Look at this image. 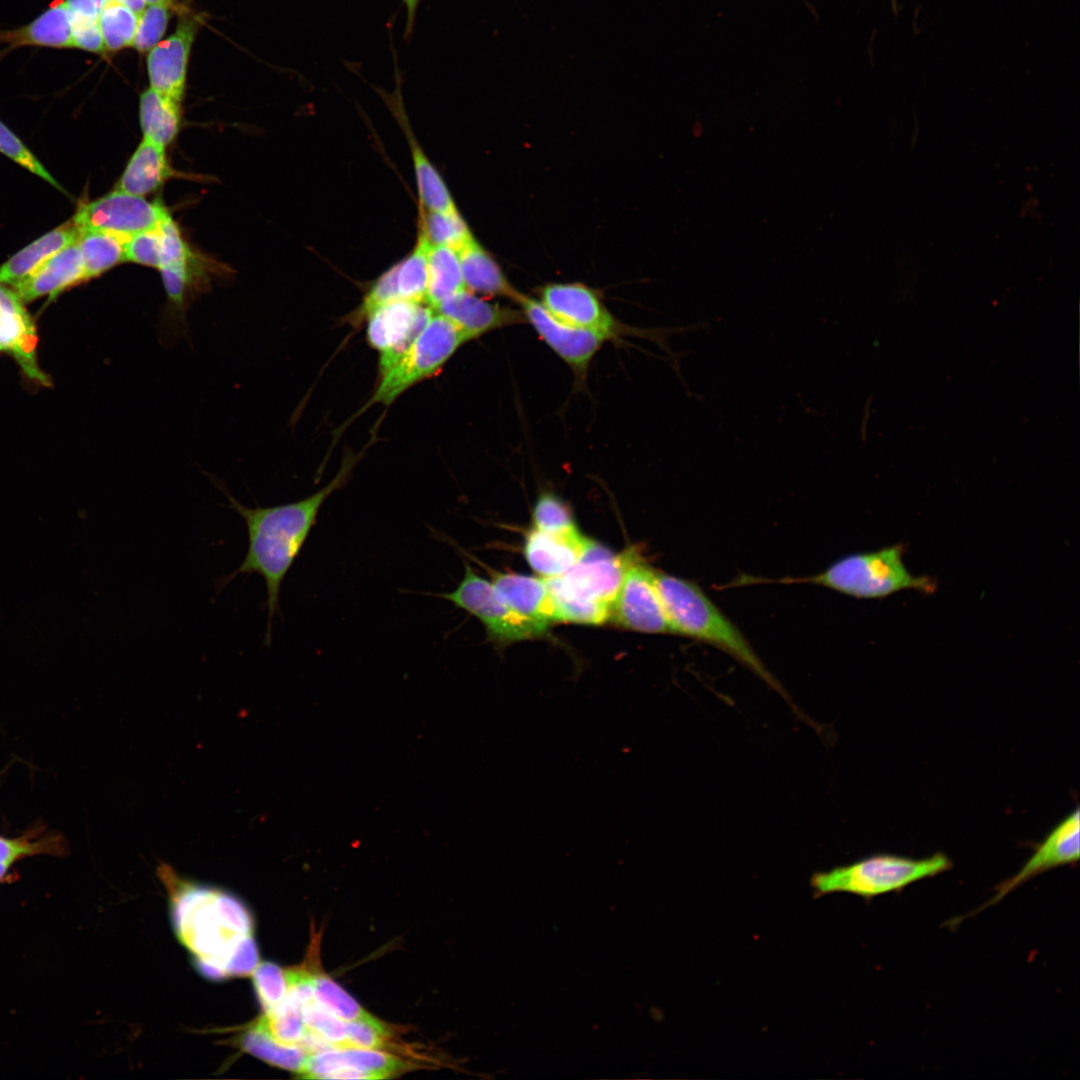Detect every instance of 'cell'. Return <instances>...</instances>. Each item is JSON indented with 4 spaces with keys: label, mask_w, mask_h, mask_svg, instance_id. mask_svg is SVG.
Wrapping results in <instances>:
<instances>
[{
    "label": "cell",
    "mask_w": 1080,
    "mask_h": 1080,
    "mask_svg": "<svg viewBox=\"0 0 1080 1080\" xmlns=\"http://www.w3.org/2000/svg\"><path fill=\"white\" fill-rule=\"evenodd\" d=\"M432 309L453 322L468 340L525 321L521 310L489 302L467 289L453 294Z\"/></svg>",
    "instance_id": "obj_17"
},
{
    "label": "cell",
    "mask_w": 1080,
    "mask_h": 1080,
    "mask_svg": "<svg viewBox=\"0 0 1080 1080\" xmlns=\"http://www.w3.org/2000/svg\"><path fill=\"white\" fill-rule=\"evenodd\" d=\"M98 1L100 2V5H102L106 1L122 2L125 5H127L130 9H132L138 15L145 9V4H146L145 0H98Z\"/></svg>",
    "instance_id": "obj_49"
},
{
    "label": "cell",
    "mask_w": 1080,
    "mask_h": 1080,
    "mask_svg": "<svg viewBox=\"0 0 1080 1080\" xmlns=\"http://www.w3.org/2000/svg\"><path fill=\"white\" fill-rule=\"evenodd\" d=\"M391 1032L379 1019L367 1013L356 1020L346 1022L345 1047L376 1049L386 1046Z\"/></svg>",
    "instance_id": "obj_41"
},
{
    "label": "cell",
    "mask_w": 1080,
    "mask_h": 1080,
    "mask_svg": "<svg viewBox=\"0 0 1080 1080\" xmlns=\"http://www.w3.org/2000/svg\"><path fill=\"white\" fill-rule=\"evenodd\" d=\"M401 299L397 282V264L383 272L371 285L361 305L353 314V321L366 319L379 307Z\"/></svg>",
    "instance_id": "obj_43"
},
{
    "label": "cell",
    "mask_w": 1080,
    "mask_h": 1080,
    "mask_svg": "<svg viewBox=\"0 0 1080 1080\" xmlns=\"http://www.w3.org/2000/svg\"><path fill=\"white\" fill-rule=\"evenodd\" d=\"M542 305L557 319L615 337L619 330L614 317L599 296L581 283H550L541 289Z\"/></svg>",
    "instance_id": "obj_15"
},
{
    "label": "cell",
    "mask_w": 1080,
    "mask_h": 1080,
    "mask_svg": "<svg viewBox=\"0 0 1080 1080\" xmlns=\"http://www.w3.org/2000/svg\"><path fill=\"white\" fill-rule=\"evenodd\" d=\"M139 15L118 1H106L101 5L99 25L105 50L118 51L132 46Z\"/></svg>",
    "instance_id": "obj_34"
},
{
    "label": "cell",
    "mask_w": 1080,
    "mask_h": 1080,
    "mask_svg": "<svg viewBox=\"0 0 1080 1080\" xmlns=\"http://www.w3.org/2000/svg\"><path fill=\"white\" fill-rule=\"evenodd\" d=\"M466 289L458 252L444 245L428 249V286L426 302L434 307L453 294Z\"/></svg>",
    "instance_id": "obj_29"
},
{
    "label": "cell",
    "mask_w": 1080,
    "mask_h": 1080,
    "mask_svg": "<svg viewBox=\"0 0 1080 1080\" xmlns=\"http://www.w3.org/2000/svg\"><path fill=\"white\" fill-rule=\"evenodd\" d=\"M197 22L182 16L175 32L152 48L147 57L151 88L181 103L188 59L197 32Z\"/></svg>",
    "instance_id": "obj_16"
},
{
    "label": "cell",
    "mask_w": 1080,
    "mask_h": 1080,
    "mask_svg": "<svg viewBox=\"0 0 1080 1080\" xmlns=\"http://www.w3.org/2000/svg\"><path fill=\"white\" fill-rule=\"evenodd\" d=\"M66 850L62 835L36 827L16 837L0 835V883L11 879L12 867L37 855L62 856Z\"/></svg>",
    "instance_id": "obj_27"
},
{
    "label": "cell",
    "mask_w": 1080,
    "mask_h": 1080,
    "mask_svg": "<svg viewBox=\"0 0 1080 1080\" xmlns=\"http://www.w3.org/2000/svg\"><path fill=\"white\" fill-rule=\"evenodd\" d=\"M434 310L427 303L404 299L389 302L367 319V340L379 352V372L385 374L409 349Z\"/></svg>",
    "instance_id": "obj_10"
},
{
    "label": "cell",
    "mask_w": 1080,
    "mask_h": 1080,
    "mask_svg": "<svg viewBox=\"0 0 1080 1080\" xmlns=\"http://www.w3.org/2000/svg\"><path fill=\"white\" fill-rule=\"evenodd\" d=\"M72 30L73 48L93 53L105 52L99 19L69 18Z\"/></svg>",
    "instance_id": "obj_45"
},
{
    "label": "cell",
    "mask_w": 1080,
    "mask_h": 1080,
    "mask_svg": "<svg viewBox=\"0 0 1080 1080\" xmlns=\"http://www.w3.org/2000/svg\"><path fill=\"white\" fill-rule=\"evenodd\" d=\"M438 596L476 617L483 624L488 640L495 645L538 638L548 631V625L523 617L501 602L491 582L468 564L457 587Z\"/></svg>",
    "instance_id": "obj_7"
},
{
    "label": "cell",
    "mask_w": 1080,
    "mask_h": 1080,
    "mask_svg": "<svg viewBox=\"0 0 1080 1080\" xmlns=\"http://www.w3.org/2000/svg\"><path fill=\"white\" fill-rule=\"evenodd\" d=\"M397 118L411 151L419 195V207L441 212L457 209L445 181L425 155L409 123L401 116L400 112Z\"/></svg>",
    "instance_id": "obj_26"
},
{
    "label": "cell",
    "mask_w": 1080,
    "mask_h": 1080,
    "mask_svg": "<svg viewBox=\"0 0 1080 1080\" xmlns=\"http://www.w3.org/2000/svg\"><path fill=\"white\" fill-rule=\"evenodd\" d=\"M323 1079H367V1080H379L383 1079L380 1075L357 1070L353 1068H341L332 1071L324 1076Z\"/></svg>",
    "instance_id": "obj_48"
},
{
    "label": "cell",
    "mask_w": 1080,
    "mask_h": 1080,
    "mask_svg": "<svg viewBox=\"0 0 1080 1080\" xmlns=\"http://www.w3.org/2000/svg\"><path fill=\"white\" fill-rule=\"evenodd\" d=\"M124 253L125 262L159 269L162 260V241L158 226L127 238L124 243Z\"/></svg>",
    "instance_id": "obj_44"
},
{
    "label": "cell",
    "mask_w": 1080,
    "mask_h": 1080,
    "mask_svg": "<svg viewBox=\"0 0 1080 1080\" xmlns=\"http://www.w3.org/2000/svg\"><path fill=\"white\" fill-rule=\"evenodd\" d=\"M37 332L24 302L11 287L0 283V352L11 356L31 381L50 384L40 369L37 356Z\"/></svg>",
    "instance_id": "obj_14"
},
{
    "label": "cell",
    "mask_w": 1080,
    "mask_h": 1080,
    "mask_svg": "<svg viewBox=\"0 0 1080 1080\" xmlns=\"http://www.w3.org/2000/svg\"><path fill=\"white\" fill-rule=\"evenodd\" d=\"M0 153L42 178L61 192L65 190L45 169L28 147L0 120Z\"/></svg>",
    "instance_id": "obj_42"
},
{
    "label": "cell",
    "mask_w": 1080,
    "mask_h": 1080,
    "mask_svg": "<svg viewBox=\"0 0 1080 1080\" xmlns=\"http://www.w3.org/2000/svg\"><path fill=\"white\" fill-rule=\"evenodd\" d=\"M171 5L149 4L140 14L132 46L139 52L150 51L163 37L170 16Z\"/></svg>",
    "instance_id": "obj_38"
},
{
    "label": "cell",
    "mask_w": 1080,
    "mask_h": 1080,
    "mask_svg": "<svg viewBox=\"0 0 1080 1080\" xmlns=\"http://www.w3.org/2000/svg\"><path fill=\"white\" fill-rule=\"evenodd\" d=\"M653 570L638 554L634 557L610 606L611 622L639 632L673 633L654 585Z\"/></svg>",
    "instance_id": "obj_11"
},
{
    "label": "cell",
    "mask_w": 1080,
    "mask_h": 1080,
    "mask_svg": "<svg viewBox=\"0 0 1080 1080\" xmlns=\"http://www.w3.org/2000/svg\"><path fill=\"white\" fill-rule=\"evenodd\" d=\"M429 242L418 229L412 251L397 264V282L401 299L427 303Z\"/></svg>",
    "instance_id": "obj_31"
},
{
    "label": "cell",
    "mask_w": 1080,
    "mask_h": 1080,
    "mask_svg": "<svg viewBox=\"0 0 1080 1080\" xmlns=\"http://www.w3.org/2000/svg\"><path fill=\"white\" fill-rule=\"evenodd\" d=\"M70 18L99 19L98 0H64Z\"/></svg>",
    "instance_id": "obj_47"
},
{
    "label": "cell",
    "mask_w": 1080,
    "mask_h": 1080,
    "mask_svg": "<svg viewBox=\"0 0 1080 1080\" xmlns=\"http://www.w3.org/2000/svg\"><path fill=\"white\" fill-rule=\"evenodd\" d=\"M952 865L951 859L942 853L920 859L875 854L830 870L817 871L810 878V886L814 898L849 893L870 900L934 877L951 869Z\"/></svg>",
    "instance_id": "obj_4"
},
{
    "label": "cell",
    "mask_w": 1080,
    "mask_h": 1080,
    "mask_svg": "<svg viewBox=\"0 0 1080 1080\" xmlns=\"http://www.w3.org/2000/svg\"><path fill=\"white\" fill-rule=\"evenodd\" d=\"M253 1026L285 1046H298L306 1031L302 1006L286 997L257 1019Z\"/></svg>",
    "instance_id": "obj_33"
},
{
    "label": "cell",
    "mask_w": 1080,
    "mask_h": 1080,
    "mask_svg": "<svg viewBox=\"0 0 1080 1080\" xmlns=\"http://www.w3.org/2000/svg\"><path fill=\"white\" fill-rule=\"evenodd\" d=\"M253 983L259 1002L265 1012L270 1011L284 998L287 989L285 970L272 962H262L253 973Z\"/></svg>",
    "instance_id": "obj_40"
},
{
    "label": "cell",
    "mask_w": 1080,
    "mask_h": 1080,
    "mask_svg": "<svg viewBox=\"0 0 1080 1080\" xmlns=\"http://www.w3.org/2000/svg\"><path fill=\"white\" fill-rule=\"evenodd\" d=\"M535 529L549 534H566L578 530L568 506L557 496L544 493L533 510Z\"/></svg>",
    "instance_id": "obj_37"
},
{
    "label": "cell",
    "mask_w": 1080,
    "mask_h": 1080,
    "mask_svg": "<svg viewBox=\"0 0 1080 1080\" xmlns=\"http://www.w3.org/2000/svg\"><path fill=\"white\" fill-rule=\"evenodd\" d=\"M637 554L633 548L615 554L589 540L582 557L570 570L557 577L544 578L545 583L552 595L610 607Z\"/></svg>",
    "instance_id": "obj_8"
},
{
    "label": "cell",
    "mask_w": 1080,
    "mask_h": 1080,
    "mask_svg": "<svg viewBox=\"0 0 1080 1080\" xmlns=\"http://www.w3.org/2000/svg\"><path fill=\"white\" fill-rule=\"evenodd\" d=\"M0 43L7 44L9 49L22 46L73 48L71 24L64 0L55 2L24 26L0 31Z\"/></svg>",
    "instance_id": "obj_22"
},
{
    "label": "cell",
    "mask_w": 1080,
    "mask_h": 1080,
    "mask_svg": "<svg viewBox=\"0 0 1080 1080\" xmlns=\"http://www.w3.org/2000/svg\"><path fill=\"white\" fill-rule=\"evenodd\" d=\"M168 214L159 202L114 189L106 195L81 204L71 219L79 230L110 233L127 239L153 229Z\"/></svg>",
    "instance_id": "obj_9"
},
{
    "label": "cell",
    "mask_w": 1080,
    "mask_h": 1080,
    "mask_svg": "<svg viewBox=\"0 0 1080 1080\" xmlns=\"http://www.w3.org/2000/svg\"><path fill=\"white\" fill-rule=\"evenodd\" d=\"M241 1043L243 1049L250 1054L269 1064L297 1073L308 1057V1053L299 1046L279 1044L253 1025L244 1033Z\"/></svg>",
    "instance_id": "obj_35"
},
{
    "label": "cell",
    "mask_w": 1080,
    "mask_h": 1080,
    "mask_svg": "<svg viewBox=\"0 0 1080 1080\" xmlns=\"http://www.w3.org/2000/svg\"><path fill=\"white\" fill-rule=\"evenodd\" d=\"M78 237L79 229L72 220L44 234L0 266V283L12 286Z\"/></svg>",
    "instance_id": "obj_24"
},
{
    "label": "cell",
    "mask_w": 1080,
    "mask_h": 1080,
    "mask_svg": "<svg viewBox=\"0 0 1080 1080\" xmlns=\"http://www.w3.org/2000/svg\"><path fill=\"white\" fill-rule=\"evenodd\" d=\"M146 4H167L173 6V0H145Z\"/></svg>",
    "instance_id": "obj_51"
},
{
    "label": "cell",
    "mask_w": 1080,
    "mask_h": 1080,
    "mask_svg": "<svg viewBox=\"0 0 1080 1080\" xmlns=\"http://www.w3.org/2000/svg\"><path fill=\"white\" fill-rule=\"evenodd\" d=\"M181 103L168 98L151 87L141 94L140 125L144 138L165 148L178 133L181 123Z\"/></svg>",
    "instance_id": "obj_28"
},
{
    "label": "cell",
    "mask_w": 1080,
    "mask_h": 1080,
    "mask_svg": "<svg viewBox=\"0 0 1080 1080\" xmlns=\"http://www.w3.org/2000/svg\"><path fill=\"white\" fill-rule=\"evenodd\" d=\"M903 554L901 544L852 554L819 574L791 581L813 583L865 599L883 598L908 589L927 594L935 592V579L913 575L904 563Z\"/></svg>",
    "instance_id": "obj_5"
},
{
    "label": "cell",
    "mask_w": 1080,
    "mask_h": 1080,
    "mask_svg": "<svg viewBox=\"0 0 1080 1080\" xmlns=\"http://www.w3.org/2000/svg\"><path fill=\"white\" fill-rule=\"evenodd\" d=\"M516 303L539 337L579 377H583L596 353L608 338L554 317L539 300L521 292Z\"/></svg>",
    "instance_id": "obj_12"
},
{
    "label": "cell",
    "mask_w": 1080,
    "mask_h": 1080,
    "mask_svg": "<svg viewBox=\"0 0 1080 1080\" xmlns=\"http://www.w3.org/2000/svg\"><path fill=\"white\" fill-rule=\"evenodd\" d=\"M403 1H404L405 5H406V8H407V15H408V24H407V26L410 28L413 25L416 9H417V7H418L421 0H403Z\"/></svg>",
    "instance_id": "obj_50"
},
{
    "label": "cell",
    "mask_w": 1080,
    "mask_h": 1080,
    "mask_svg": "<svg viewBox=\"0 0 1080 1080\" xmlns=\"http://www.w3.org/2000/svg\"><path fill=\"white\" fill-rule=\"evenodd\" d=\"M354 464V458L346 459L337 475L323 488L299 501L276 506L247 507L220 486L229 507L244 520L248 536V547L242 563L223 578L220 585L224 587L242 574L262 577L267 592L266 642L271 639L272 623L280 612L283 580L316 524L321 507L346 484Z\"/></svg>",
    "instance_id": "obj_1"
},
{
    "label": "cell",
    "mask_w": 1080,
    "mask_h": 1080,
    "mask_svg": "<svg viewBox=\"0 0 1080 1080\" xmlns=\"http://www.w3.org/2000/svg\"><path fill=\"white\" fill-rule=\"evenodd\" d=\"M404 1066L399 1058L376 1049L333 1048L308 1055L301 1070L302 1078L323 1079L328 1073L341 1068H353L389 1078Z\"/></svg>",
    "instance_id": "obj_21"
},
{
    "label": "cell",
    "mask_w": 1080,
    "mask_h": 1080,
    "mask_svg": "<svg viewBox=\"0 0 1080 1080\" xmlns=\"http://www.w3.org/2000/svg\"><path fill=\"white\" fill-rule=\"evenodd\" d=\"M259 954L253 936L246 937L237 947L227 965V976L243 977L253 973L259 964Z\"/></svg>",
    "instance_id": "obj_46"
},
{
    "label": "cell",
    "mask_w": 1080,
    "mask_h": 1080,
    "mask_svg": "<svg viewBox=\"0 0 1080 1080\" xmlns=\"http://www.w3.org/2000/svg\"><path fill=\"white\" fill-rule=\"evenodd\" d=\"M170 171L165 148L143 138L115 189L144 197L157 190L169 177Z\"/></svg>",
    "instance_id": "obj_25"
},
{
    "label": "cell",
    "mask_w": 1080,
    "mask_h": 1080,
    "mask_svg": "<svg viewBox=\"0 0 1080 1080\" xmlns=\"http://www.w3.org/2000/svg\"><path fill=\"white\" fill-rule=\"evenodd\" d=\"M458 255L467 290L517 301L521 292L513 287L495 259L475 238L464 245Z\"/></svg>",
    "instance_id": "obj_23"
},
{
    "label": "cell",
    "mask_w": 1080,
    "mask_h": 1080,
    "mask_svg": "<svg viewBox=\"0 0 1080 1080\" xmlns=\"http://www.w3.org/2000/svg\"><path fill=\"white\" fill-rule=\"evenodd\" d=\"M1079 857L1080 813L1077 807L1051 830L1022 868L1001 882L995 888L994 896L976 911L997 904L1010 892L1044 872L1077 863Z\"/></svg>",
    "instance_id": "obj_13"
},
{
    "label": "cell",
    "mask_w": 1080,
    "mask_h": 1080,
    "mask_svg": "<svg viewBox=\"0 0 1080 1080\" xmlns=\"http://www.w3.org/2000/svg\"><path fill=\"white\" fill-rule=\"evenodd\" d=\"M160 875L170 891L176 935L193 953L196 968L210 979L227 977L232 955L254 930L247 907L226 892L184 882L167 866Z\"/></svg>",
    "instance_id": "obj_2"
},
{
    "label": "cell",
    "mask_w": 1080,
    "mask_h": 1080,
    "mask_svg": "<svg viewBox=\"0 0 1080 1080\" xmlns=\"http://www.w3.org/2000/svg\"><path fill=\"white\" fill-rule=\"evenodd\" d=\"M468 341L466 335L453 322L434 312L399 361L381 375L367 406L391 404L404 391L437 373L457 349Z\"/></svg>",
    "instance_id": "obj_6"
},
{
    "label": "cell",
    "mask_w": 1080,
    "mask_h": 1080,
    "mask_svg": "<svg viewBox=\"0 0 1080 1080\" xmlns=\"http://www.w3.org/2000/svg\"><path fill=\"white\" fill-rule=\"evenodd\" d=\"M306 1030L323 1037L335 1048H344L346 1042V1022L326 1010L315 999L302 1007Z\"/></svg>",
    "instance_id": "obj_39"
},
{
    "label": "cell",
    "mask_w": 1080,
    "mask_h": 1080,
    "mask_svg": "<svg viewBox=\"0 0 1080 1080\" xmlns=\"http://www.w3.org/2000/svg\"><path fill=\"white\" fill-rule=\"evenodd\" d=\"M653 580L673 633L695 638L726 652L788 700L785 690L741 631L697 585L656 570H653Z\"/></svg>",
    "instance_id": "obj_3"
},
{
    "label": "cell",
    "mask_w": 1080,
    "mask_h": 1080,
    "mask_svg": "<svg viewBox=\"0 0 1080 1080\" xmlns=\"http://www.w3.org/2000/svg\"><path fill=\"white\" fill-rule=\"evenodd\" d=\"M589 540L579 530L549 534L533 528L526 535L524 554L530 567L542 578L557 577L580 560Z\"/></svg>",
    "instance_id": "obj_19"
},
{
    "label": "cell",
    "mask_w": 1080,
    "mask_h": 1080,
    "mask_svg": "<svg viewBox=\"0 0 1080 1080\" xmlns=\"http://www.w3.org/2000/svg\"><path fill=\"white\" fill-rule=\"evenodd\" d=\"M125 240L102 231L79 230L77 244L83 258L86 281L125 262Z\"/></svg>",
    "instance_id": "obj_30"
},
{
    "label": "cell",
    "mask_w": 1080,
    "mask_h": 1080,
    "mask_svg": "<svg viewBox=\"0 0 1080 1080\" xmlns=\"http://www.w3.org/2000/svg\"><path fill=\"white\" fill-rule=\"evenodd\" d=\"M418 229L430 245H444L457 252L474 237L457 209L441 212L419 207Z\"/></svg>",
    "instance_id": "obj_32"
},
{
    "label": "cell",
    "mask_w": 1080,
    "mask_h": 1080,
    "mask_svg": "<svg viewBox=\"0 0 1080 1080\" xmlns=\"http://www.w3.org/2000/svg\"><path fill=\"white\" fill-rule=\"evenodd\" d=\"M84 281V263L76 241L55 253L11 287L25 303L46 295L54 298L65 289Z\"/></svg>",
    "instance_id": "obj_18"
},
{
    "label": "cell",
    "mask_w": 1080,
    "mask_h": 1080,
    "mask_svg": "<svg viewBox=\"0 0 1080 1080\" xmlns=\"http://www.w3.org/2000/svg\"><path fill=\"white\" fill-rule=\"evenodd\" d=\"M314 996L319 1004L344 1022L356 1020L368 1013L344 989L324 974H314Z\"/></svg>",
    "instance_id": "obj_36"
},
{
    "label": "cell",
    "mask_w": 1080,
    "mask_h": 1080,
    "mask_svg": "<svg viewBox=\"0 0 1080 1080\" xmlns=\"http://www.w3.org/2000/svg\"><path fill=\"white\" fill-rule=\"evenodd\" d=\"M495 595L507 607L528 619L550 625L555 607L544 578L491 571Z\"/></svg>",
    "instance_id": "obj_20"
}]
</instances>
